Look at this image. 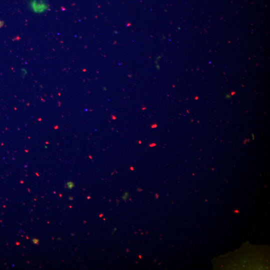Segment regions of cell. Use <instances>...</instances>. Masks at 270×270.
I'll list each match as a JSON object with an SVG mask.
<instances>
[{
  "mask_svg": "<svg viewBox=\"0 0 270 270\" xmlns=\"http://www.w3.org/2000/svg\"><path fill=\"white\" fill-rule=\"evenodd\" d=\"M127 197H128V193H125L124 196H122V198L124 200H126Z\"/></svg>",
  "mask_w": 270,
  "mask_h": 270,
  "instance_id": "cell-1",
  "label": "cell"
}]
</instances>
